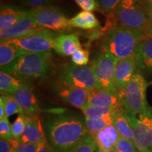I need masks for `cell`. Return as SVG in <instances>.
<instances>
[{
  "mask_svg": "<svg viewBox=\"0 0 152 152\" xmlns=\"http://www.w3.org/2000/svg\"><path fill=\"white\" fill-rule=\"evenodd\" d=\"M45 130L54 152H72L88 134L85 120L71 114L47 121Z\"/></svg>",
  "mask_w": 152,
  "mask_h": 152,
  "instance_id": "1",
  "label": "cell"
},
{
  "mask_svg": "<svg viewBox=\"0 0 152 152\" xmlns=\"http://www.w3.org/2000/svg\"><path fill=\"white\" fill-rule=\"evenodd\" d=\"M117 26L142 30L151 38L152 24L144 0H122L114 12L106 15L103 31L108 32Z\"/></svg>",
  "mask_w": 152,
  "mask_h": 152,
  "instance_id": "2",
  "label": "cell"
},
{
  "mask_svg": "<svg viewBox=\"0 0 152 152\" xmlns=\"http://www.w3.org/2000/svg\"><path fill=\"white\" fill-rule=\"evenodd\" d=\"M146 39L149 37L142 30L117 26L107 32L104 51L118 61L134 54L139 44Z\"/></svg>",
  "mask_w": 152,
  "mask_h": 152,
  "instance_id": "3",
  "label": "cell"
},
{
  "mask_svg": "<svg viewBox=\"0 0 152 152\" xmlns=\"http://www.w3.org/2000/svg\"><path fill=\"white\" fill-rule=\"evenodd\" d=\"M50 54L30 53L19 58L14 64L1 71L10 74L23 81L42 79L49 71L48 60Z\"/></svg>",
  "mask_w": 152,
  "mask_h": 152,
  "instance_id": "4",
  "label": "cell"
},
{
  "mask_svg": "<svg viewBox=\"0 0 152 152\" xmlns=\"http://www.w3.org/2000/svg\"><path fill=\"white\" fill-rule=\"evenodd\" d=\"M147 86L144 76L137 72L126 86L118 91L123 108L127 113L138 115L149 108L146 94Z\"/></svg>",
  "mask_w": 152,
  "mask_h": 152,
  "instance_id": "5",
  "label": "cell"
},
{
  "mask_svg": "<svg viewBox=\"0 0 152 152\" xmlns=\"http://www.w3.org/2000/svg\"><path fill=\"white\" fill-rule=\"evenodd\" d=\"M57 37L56 33L54 30L42 28L7 42L16 45L25 52L51 54V51L54 49L55 39Z\"/></svg>",
  "mask_w": 152,
  "mask_h": 152,
  "instance_id": "6",
  "label": "cell"
},
{
  "mask_svg": "<svg viewBox=\"0 0 152 152\" xmlns=\"http://www.w3.org/2000/svg\"><path fill=\"white\" fill-rule=\"evenodd\" d=\"M26 14L30 17L39 27L54 31H59L71 28L70 19L58 7L49 6L43 8L26 11Z\"/></svg>",
  "mask_w": 152,
  "mask_h": 152,
  "instance_id": "7",
  "label": "cell"
},
{
  "mask_svg": "<svg viewBox=\"0 0 152 152\" xmlns=\"http://www.w3.org/2000/svg\"><path fill=\"white\" fill-rule=\"evenodd\" d=\"M128 114L134 131V145L140 152H152V108L137 115Z\"/></svg>",
  "mask_w": 152,
  "mask_h": 152,
  "instance_id": "8",
  "label": "cell"
},
{
  "mask_svg": "<svg viewBox=\"0 0 152 152\" xmlns=\"http://www.w3.org/2000/svg\"><path fill=\"white\" fill-rule=\"evenodd\" d=\"M117 62L113 56L104 51L93 60L90 67L94 74L98 89L118 92L114 84Z\"/></svg>",
  "mask_w": 152,
  "mask_h": 152,
  "instance_id": "9",
  "label": "cell"
},
{
  "mask_svg": "<svg viewBox=\"0 0 152 152\" xmlns=\"http://www.w3.org/2000/svg\"><path fill=\"white\" fill-rule=\"evenodd\" d=\"M60 83L87 90L97 88V83L92 68L87 66L68 64L61 71Z\"/></svg>",
  "mask_w": 152,
  "mask_h": 152,
  "instance_id": "10",
  "label": "cell"
},
{
  "mask_svg": "<svg viewBox=\"0 0 152 152\" xmlns=\"http://www.w3.org/2000/svg\"><path fill=\"white\" fill-rule=\"evenodd\" d=\"M11 96L15 99L19 106L28 116H37L39 105L33 87L29 83H25Z\"/></svg>",
  "mask_w": 152,
  "mask_h": 152,
  "instance_id": "11",
  "label": "cell"
},
{
  "mask_svg": "<svg viewBox=\"0 0 152 152\" xmlns=\"http://www.w3.org/2000/svg\"><path fill=\"white\" fill-rule=\"evenodd\" d=\"M56 94L66 103L82 109L88 104L90 91L60 83L56 87Z\"/></svg>",
  "mask_w": 152,
  "mask_h": 152,
  "instance_id": "12",
  "label": "cell"
},
{
  "mask_svg": "<svg viewBox=\"0 0 152 152\" xmlns=\"http://www.w3.org/2000/svg\"><path fill=\"white\" fill-rule=\"evenodd\" d=\"M137 62L134 55L123 58L117 62L114 74V84L118 90L126 86L137 73Z\"/></svg>",
  "mask_w": 152,
  "mask_h": 152,
  "instance_id": "13",
  "label": "cell"
},
{
  "mask_svg": "<svg viewBox=\"0 0 152 152\" xmlns=\"http://www.w3.org/2000/svg\"><path fill=\"white\" fill-rule=\"evenodd\" d=\"M47 139L46 132L37 116L26 115V126L20 137L17 140L22 143L39 144Z\"/></svg>",
  "mask_w": 152,
  "mask_h": 152,
  "instance_id": "14",
  "label": "cell"
},
{
  "mask_svg": "<svg viewBox=\"0 0 152 152\" xmlns=\"http://www.w3.org/2000/svg\"><path fill=\"white\" fill-rule=\"evenodd\" d=\"M87 104L99 107H111L115 109L123 108L118 92L101 90L98 88L90 91Z\"/></svg>",
  "mask_w": 152,
  "mask_h": 152,
  "instance_id": "15",
  "label": "cell"
},
{
  "mask_svg": "<svg viewBox=\"0 0 152 152\" xmlns=\"http://www.w3.org/2000/svg\"><path fill=\"white\" fill-rule=\"evenodd\" d=\"M40 29H42V28L37 26L33 19L26 14V17L11 26L9 29L6 30L5 31L0 33V41L1 42H4L17 39Z\"/></svg>",
  "mask_w": 152,
  "mask_h": 152,
  "instance_id": "16",
  "label": "cell"
},
{
  "mask_svg": "<svg viewBox=\"0 0 152 152\" xmlns=\"http://www.w3.org/2000/svg\"><path fill=\"white\" fill-rule=\"evenodd\" d=\"M134 55L139 69L147 74H152V37L139 44Z\"/></svg>",
  "mask_w": 152,
  "mask_h": 152,
  "instance_id": "17",
  "label": "cell"
},
{
  "mask_svg": "<svg viewBox=\"0 0 152 152\" xmlns=\"http://www.w3.org/2000/svg\"><path fill=\"white\" fill-rule=\"evenodd\" d=\"M81 48L79 37L74 34H64L55 39L54 49L61 56H72L76 51Z\"/></svg>",
  "mask_w": 152,
  "mask_h": 152,
  "instance_id": "18",
  "label": "cell"
},
{
  "mask_svg": "<svg viewBox=\"0 0 152 152\" xmlns=\"http://www.w3.org/2000/svg\"><path fill=\"white\" fill-rule=\"evenodd\" d=\"M16 45L4 42L0 45V67L1 70L9 67L14 64L19 58L27 54Z\"/></svg>",
  "mask_w": 152,
  "mask_h": 152,
  "instance_id": "19",
  "label": "cell"
},
{
  "mask_svg": "<svg viewBox=\"0 0 152 152\" xmlns=\"http://www.w3.org/2000/svg\"><path fill=\"white\" fill-rule=\"evenodd\" d=\"M120 137H121L113 124L108 126L94 136L99 151H105L115 148Z\"/></svg>",
  "mask_w": 152,
  "mask_h": 152,
  "instance_id": "20",
  "label": "cell"
},
{
  "mask_svg": "<svg viewBox=\"0 0 152 152\" xmlns=\"http://www.w3.org/2000/svg\"><path fill=\"white\" fill-rule=\"evenodd\" d=\"M26 16V11L11 6L1 7L0 12V33L5 31Z\"/></svg>",
  "mask_w": 152,
  "mask_h": 152,
  "instance_id": "21",
  "label": "cell"
},
{
  "mask_svg": "<svg viewBox=\"0 0 152 152\" xmlns=\"http://www.w3.org/2000/svg\"><path fill=\"white\" fill-rule=\"evenodd\" d=\"M71 27L83 30L102 29L100 22L96 16L90 11H83L70 19Z\"/></svg>",
  "mask_w": 152,
  "mask_h": 152,
  "instance_id": "22",
  "label": "cell"
},
{
  "mask_svg": "<svg viewBox=\"0 0 152 152\" xmlns=\"http://www.w3.org/2000/svg\"><path fill=\"white\" fill-rule=\"evenodd\" d=\"M113 125L121 137L128 139L133 141L134 131L128 118V114L124 109L119 110L114 114Z\"/></svg>",
  "mask_w": 152,
  "mask_h": 152,
  "instance_id": "23",
  "label": "cell"
},
{
  "mask_svg": "<svg viewBox=\"0 0 152 152\" xmlns=\"http://www.w3.org/2000/svg\"><path fill=\"white\" fill-rule=\"evenodd\" d=\"M114 114H110V115L96 118H90L85 117V126H86L88 134L94 137L100 131L103 130L109 125H113Z\"/></svg>",
  "mask_w": 152,
  "mask_h": 152,
  "instance_id": "24",
  "label": "cell"
},
{
  "mask_svg": "<svg viewBox=\"0 0 152 152\" xmlns=\"http://www.w3.org/2000/svg\"><path fill=\"white\" fill-rule=\"evenodd\" d=\"M26 82L22 80L5 73L0 72V91L1 95H11L18 90Z\"/></svg>",
  "mask_w": 152,
  "mask_h": 152,
  "instance_id": "25",
  "label": "cell"
},
{
  "mask_svg": "<svg viewBox=\"0 0 152 152\" xmlns=\"http://www.w3.org/2000/svg\"><path fill=\"white\" fill-rule=\"evenodd\" d=\"M122 109L123 108L115 109V108L111 107H99V106H94L87 104L81 110L86 118H96L103 117L105 115H110V114H114L115 112Z\"/></svg>",
  "mask_w": 152,
  "mask_h": 152,
  "instance_id": "26",
  "label": "cell"
},
{
  "mask_svg": "<svg viewBox=\"0 0 152 152\" xmlns=\"http://www.w3.org/2000/svg\"><path fill=\"white\" fill-rule=\"evenodd\" d=\"M1 98L3 99L4 104L6 117L9 118V117L14 114L25 115L23 111L19 106L18 104L11 95H1Z\"/></svg>",
  "mask_w": 152,
  "mask_h": 152,
  "instance_id": "27",
  "label": "cell"
},
{
  "mask_svg": "<svg viewBox=\"0 0 152 152\" xmlns=\"http://www.w3.org/2000/svg\"><path fill=\"white\" fill-rule=\"evenodd\" d=\"M97 149L94 137L87 134L80 143L72 152H94Z\"/></svg>",
  "mask_w": 152,
  "mask_h": 152,
  "instance_id": "28",
  "label": "cell"
},
{
  "mask_svg": "<svg viewBox=\"0 0 152 152\" xmlns=\"http://www.w3.org/2000/svg\"><path fill=\"white\" fill-rule=\"evenodd\" d=\"M26 126V115L20 114L11 124V134L12 139L18 140L23 132Z\"/></svg>",
  "mask_w": 152,
  "mask_h": 152,
  "instance_id": "29",
  "label": "cell"
},
{
  "mask_svg": "<svg viewBox=\"0 0 152 152\" xmlns=\"http://www.w3.org/2000/svg\"><path fill=\"white\" fill-rule=\"evenodd\" d=\"M122 0H96L101 12L108 15L115 11Z\"/></svg>",
  "mask_w": 152,
  "mask_h": 152,
  "instance_id": "30",
  "label": "cell"
},
{
  "mask_svg": "<svg viewBox=\"0 0 152 152\" xmlns=\"http://www.w3.org/2000/svg\"><path fill=\"white\" fill-rule=\"evenodd\" d=\"M90 53L86 49L80 48L71 56V60L77 66H86L89 62Z\"/></svg>",
  "mask_w": 152,
  "mask_h": 152,
  "instance_id": "31",
  "label": "cell"
},
{
  "mask_svg": "<svg viewBox=\"0 0 152 152\" xmlns=\"http://www.w3.org/2000/svg\"><path fill=\"white\" fill-rule=\"evenodd\" d=\"M115 148L119 152H140L132 140L120 137Z\"/></svg>",
  "mask_w": 152,
  "mask_h": 152,
  "instance_id": "32",
  "label": "cell"
},
{
  "mask_svg": "<svg viewBox=\"0 0 152 152\" xmlns=\"http://www.w3.org/2000/svg\"><path fill=\"white\" fill-rule=\"evenodd\" d=\"M23 4L33 9L49 7L60 0H19Z\"/></svg>",
  "mask_w": 152,
  "mask_h": 152,
  "instance_id": "33",
  "label": "cell"
},
{
  "mask_svg": "<svg viewBox=\"0 0 152 152\" xmlns=\"http://www.w3.org/2000/svg\"><path fill=\"white\" fill-rule=\"evenodd\" d=\"M12 142L14 152H37L39 147V144L22 143L14 139H12Z\"/></svg>",
  "mask_w": 152,
  "mask_h": 152,
  "instance_id": "34",
  "label": "cell"
},
{
  "mask_svg": "<svg viewBox=\"0 0 152 152\" xmlns=\"http://www.w3.org/2000/svg\"><path fill=\"white\" fill-rule=\"evenodd\" d=\"M0 137L1 139L11 140L12 139L11 134V124L8 118L5 117L0 119Z\"/></svg>",
  "mask_w": 152,
  "mask_h": 152,
  "instance_id": "35",
  "label": "cell"
},
{
  "mask_svg": "<svg viewBox=\"0 0 152 152\" xmlns=\"http://www.w3.org/2000/svg\"><path fill=\"white\" fill-rule=\"evenodd\" d=\"M83 11H99V5L96 0H74Z\"/></svg>",
  "mask_w": 152,
  "mask_h": 152,
  "instance_id": "36",
  "label": "cell"
},
{
  "mask_svg": "<svg viewBox=\"0 0 152 152\" xmlns=\"http://www.w3.org/2000/svg\"><path fill=\"white\" fill-rule=\"evenodd\" d=\"M0 152H14L12 139L11 140L1 139L0 140Z\"/></svg>",
  "mask_w": 152,
  "mask_h": 152,
  "instance_id": "37",
  "label": "cell"
},
{
  "mask_svg": "<svg viewBox=\"0 0 152 152\" xmlns=\"http://www.w3.org/2000/svg\"><path fill=\"white\" fill-rule=\"evenodd\" d=\"M37 152H54V151L49 144L47 138L46 140H45L39 144V147H38Z\"/></svg>",
  "mask_w": 152,
  "mask_h": 152,
  "instance_id": "38",
  "label": "cell"
},
{
  "mask_svg": "<svg viewBox=\"0 0 152 152\" xmlns=\"http://www.w3.org/2000/svg\"><path fill=\"white\" fill-rule=\"evenodd\" d=\"M6 117V112L4 104L3 99L0 97V119H2Z\"/></svg>",
  "mask_w": 152,
  "mask_h": 152,
  "instance_id": "39",
  "label": "cell"
},
{
  "mask_svg": "<svg viewBox=\"0 0 152 152\" xmlns=\"http://www.w3.org/2000/svg\"><path fill=\"white\" fill-rule=\"evenodd\" d=\"M144 4L146 6V8L148 10V9L152 7V0H144Z\"/></svg>",
  "mask_w": 152,
  "mask_h": 152,
  "instance_id": "40",
  "label": "cell"
},
{
  "mask_svg": "<svg viewBox=\"0 0 152 152\" xmlns=\"http://www.w3.org/2000/svg\"><path fill=\"white\" fill-rule=\"evenodd\" d=\"M147 12H148V16H149V18L150 19V20H151V23L152 24V7L148 9Z\"/></svg>",
  "mask_w": 152,
  "mask_h": 152,
  "instance_id": "41",
  "label": "cell"
},
{
  "mask_svg": "<svg viewBox=\"0 0 152 152\" xmlns=\"http://www.w3.org/2000/svg\"><path fill=\"white\" fill-rule=\"evenodd\" d=\"M99 152H119V151L116 149V148H113V149L105 150V151H99Z\"/></svg>",
  "mask_w": 152,
  "mask_h": 152,
  "instance_id": "42",
  "label": "cell"
},
{
  "mask_svg": "<svg viewBox=\"0 0 152 152\" xmlns=\"http://www.w3.org/2000/svg\"><path fill=\"white\" fill-rule=\"evenodd\" d=\"M149 84H152V82H151V83H149Z\"/></svg>",
  "mask_w": 152,
  "mask_h": 152,
  "instance_id": "43",
  "label": "cell"
}]
</instances>
